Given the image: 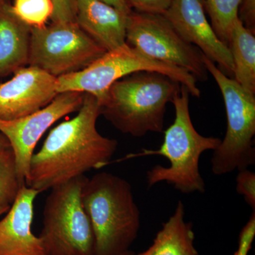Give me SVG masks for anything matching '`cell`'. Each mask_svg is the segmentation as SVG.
I'll use <instances>...</instances> for the list:
<instances>
[{
  "label": "cell",
  "instance_id": "cell-11",
  "mask_svg": "<svg viewBox=\"0 0 255 255\" xmlns=\"http://www.w3.org/2000/svg\"><path fill=\"white\" fill-rule=\"evenodd\" d=\"M162 15L184 41L197 47L225 75L233 78L231 51L208 21L203 0H172Z\"/></svg>",
  "mask_w": 255,
  "mask_h": 255
},
{
  "label": "cell",
  "instance_id": "cell-10",
  "mask_svg": "<svg viewBox=\"0 0 255 255\" xmlns=\"http://www.w3.org/2000/svg\"><path fill=\"white\" fill-rule=\"evenodd\" d=\"M85 95L80 92H63L35 113L14 120L0 119V133L7 139L14 152L18 178L22 185H26L30 162L41 137L60 119L78 112Z\"/></svg>",
  "mask_w": 255,
  "mask_h": 255
},
{
  "label": "cell",
  "instance_id": "cell-19",
  "mask_svg": "<svg viewBox=\"0 0 255 255\" xmlns=\"http://www.w3.org/2000/svg\"><path fill=\"white\" fill-rule=\"evenodd\" d=\"M11 147L0 153V216L9 211L21 188Z\"/></svg>",
  "mask_w": 255,
  "mask_h": 255
},
{
  "label": "cell",
  "instance_id": "cell-16",
  "mask_svg": "<svg viewBox=\"0 0 255 255\" xmlns=\"http://www.w3.org/2000/svg\"><path fill=\"white\" fill-rule=\"evenodd\" d=\"M185 215L184 204L178 201L173 214L162 224L152 244L135 255H199L194 246L192 223L186 221Z\"/></svg>",
  "mask_w": 255,
  "mask_h": 255
},
{
  "label": "cell",
  "instance_id": "cell-3",
  "mask_svg": "<svg viewBox=\"0 0 255 255\" xmlns=\"http://www.w3.org/2000/svg\"><path fill=\"white\" fill-rule=\"evenodd\" d=\"M181 86L158 72H135L110 87L99 102L101 115L119 131L133 137L163 132L167 104L172 102Z\"/></svg>",
  "mask_w": 255,
  "mask_h": 255
},
{
  "label": "cell",
  "instance_id": "cell-9",
  "mask_svg": "<svg viewBox=\"0 0 255 255\" xmlns=\"http://www.w3.org/2000/svg\"><path fill=\"white\" fill-rule=\"evenodd\" d=\"M126 43L152 59L187 70L196 80L208 79L201 50L184 41L163 15L132 11Z\"/></svg>",
  "mask_w": 255,
  "mask_h": 255
},
{
  "label": "cell",
  "instance_id": "cell-17",
  "mask_svg": "<svg viewBox=\"0 0 255 255\" xmlns=\"http://www.w3.org/2000/svg\"><path fill=\"white\" fill-rule=\"evenodd\" d=\"M228 48L232 55L233 79L247 92L255 95V33L237 18L233 23Z\"/></svg>",
  "mask_w": 255,
  "mask_h": 255
},
{
  "label": "cell",
  "instance_id": "cell-28",
  "mask_svg": "<svg viewBox=\"0 0 255 255\" xmlns=\"http://www.w3.org/2000/svg\"><path fill=\"white\" fill-rule=\"evenodd\" d=\"M135 253H133V252H132L131 251H128L127 252H125V253H122V254L119 255H135Z\"/></svg>",
  "mask_w": 255,
  "mask_h": 255
},
{
  "label": "cell",
  "instance_id": "cell-24",
  "mask_svg": "<svg viewBox=\"0 0 255 255\" xmlns=\"http://www.w3.org/2000/svg\"><path fill=\"white\" fill-rule=\"evenodd\" d=\"M255 237V213L253 211L248 222L240 233L237 251L234 255H248Z\"/></svg>",
  "mask_w": 255,
  "mask_h": 255
},
{
  "label": "cell",
  "instance_id": "cell-15",
  "mask_svg": "<svg viewBox=\"0 0 255 255\" xmlns=\"http://www.w3.org/2000/svg\"><path fill=\"white\" fill-rule=\"evenodd\" d=\"M31 28L15 15L10 0H0V78L28 65Z\"/></svg>",
  "mask_w": 255,
  "mask_h": 255
},
{
  "label": "cell",
  "instance_id": "cell-26",
  "mask_svg": "<svg viewBox=\"0 0 255 255\" xmlns=\"http://www.w3.org/2000/svg\"><path fill=\"white\" fill-rule=\"evenodd\" d=\"M100 1L111 5L116 9L120 10L127 14H130L132 11L131 6L128 2L127 0H100Z\"/></svg>",
  "mask_w": 255,
  "mask_h": 255
},
{
  "label": "cell",
  "instance_id": "cell-22",
  "mask_svg": "<svg viewBox=\"0 0 255 255\" xmlns=\"http://www.w3.org/2000/svg\"><path fill=\"white\" fill-rule=\"evenodd\" d=\"M52 22H76L77 0H52Z\"/></svg>",
  "mask_w": 255,
  "mask_h": 255
},
{
  "label": "cell",
  "instance_id": "cell-8",
  "mask_svg": "<svg viewBox=\"0 0 255 255\" xmlns=\"http://www.w3.org/2000/svg\"><path fill=\"white\" fill-rule=\"evenodd\" d=\"M106 52L77 22H52L31 28L28 65L59 78L83 70Z\"/></svg>",
  "mask_w": 255,
  "mask_h": 255
},
{
  "label": "cell",
  "instance_id": "cell-12",
  "mask_svg": "<svg viewBox=\"0 0 255 255\" xmlns=\"http://www.w3.org/2000/svg\"><path fill=\"white\" fill-rule=\"evenodd\" d=\"M14 77L0 84V119L14 120L49 105L57 95V78L36 67L16 70Z\"/></svg>",
  "mask_w": 255,
  "mask_h": 255
},
{
  "label": "cell",
  "instance_id": "cell-13",
  "mask_svg": "<svg viewBox=\"0 0 255 255\" xmlns=\"http://www.w3.org/2000/svg\"><path fill=\"white\" fill-rule=\"evenodd\" d=\"M39 194L26 185L20 189L0 221V255H47L41 238L31 230L34 201Z\"/></svg>",
  "mask_w": 255,
  "mask_h": 255
},
{
  "label": "cell",
  "instance_id": "cell-5",
  "mask_svg": "<svg viewBox=\"0 0 255 255\" xmlns=\"http://www.w3.org/2000/svg\"><path fill=\"white\" fill-rule=\"evenodd\" d=\"M204 65L219 86L227 116V130L214 150L211 171L216 176L248 169L255 164V97L221 71L203 54Z\"/></svg>",
  "mask_w": 255,
  "mask_h": 255
},
{
  "label": "cell",
  "instance_id": "cell-21",
  "mask_svg": "<svg viewBox=\"0 0 255 255\" xmlns=\"http://www.w3.org/2000/svg\"><path fill=\"white\" fill-rule=\"evenodd\" d=\"M236 189L238 194L243 196L247 204L255 210V174L249 169L238 171Z\"/></svg>",
  "mask_w": 255,
  "mask_h": 255
},
{
  "label": "cell",
  "instance_id": "cell-14",
  "mask_svg": "<svg viewBox=\"0 0 255 255\" xmlns=\"http://www.w3.org/2000/svg\"><path fill=\"white\" fill-rule=\"evenodd\" d=\"M128 15L100 0H77V23L107 51L125 44Z\"/></svg>",
  "mask_w": 255,
  "mask_h": 255
},
{
  "label": "cell",
  "instance_id": "cell-27",
  "mask_svg": "<svg viewBox=\"0 0 255 255\" xmlns=\"http://www.w3.org/2000/svg\"><path fill=\"white\" fill-rule=\"evenodd\" d=\"M9 147H10L7 139H6L2 134L0 133V153L4 152V150L9 148Z\"/></svg>",
  "mask_w": 255,
  "mask_h": 255
},
{
  "label": "cell",
  "instance_id": "cell-2",
  "mask_svg": "<svg viewBox=\"0 0 255 255\" xmlns=\"http://www.w3.org/2000/svg\"><path fill=\"white\" fill-rule=\"evenodd\" d=\"M189 96L187 87L182 85L172 102L175 110L174 122L164 131L163 142L157 150L142 149L141 152L129 154L124 158L159 155L168 159V167L155 165L147 171L146 182L149 188L166 182L182 194L205 192L199 159L206 151L216 150L221 139L204 136L196 130L189 112Z\"/></svg>",
  "mask_w": 255,
  "mask_h": 255
},
{
  "label": "cell",
  "instance_id": "cell-1",
  "mask_svg": "<svg viewBox=\"0 0 255 255\" xmlns=\"http://www.w3.org/2000/svg\"><path fill=\"white\" fill-rule=\"evenodd\" d=\"M78 112L73 119L53 128L41 148L33 153L26 187L40 193L50 190L110 163L118 142L97 130L101 110L97 97L85 94Z\"/></svg>",
  "mask_w": 255,
  "mask_h": 255
},
{
  "label": "cell",
  "instance_id": "cell-20",
  "mask_svg": "<svg viewBox=\"0 0 255 255\" xmlns=\"http://www.w3.org/2000/svg\"><path fill=\"white\" fill-rule=\"evenodd\" d=\"M11 4L15 15L34 28L46 26L54 9L52 0H14Z\"/></svg>",
  "mask_w": 255,
  "mask_h": 255
},
{
  "label": "cell",
  "instance_id": "cell-23",
  "mask_svg": "<svg viewBox=\"0 0 255 255\" xmlns=\"http://www.w3.org/2000/svg\"><path fill=\"white\" fill-rule=\"evenodd\" d=\"M135 11L147 14H164L172 0H127Z\"/></svg>",
  "mask_w": 255,
  "mask_h": 255
},
{
  "label": "cell",
  "instance_id": "cell-7",
  "mask_svg": "<svg viewBox=\"0 0 255 255\" xmlns=\"http://www.w3.org/2000/svg\"><path fill=\"white\" fill-rule=\"evenodd\" d=\"M137 71L164 74L187 87L193 97H200L197 80L187 70L152 59L127 43L106 52L83 70L57 78V90L58 94H89L100 102L114 82Z\"/></svg>",
  "mask_w": 255,
  "mask_h": 255
},
{
  "label": "cell",
  "instance_id": "cell-18",
  "mask_svg": "<svg viewBox=\"0 0 255 255\" xmlns=\"http://www.w3.org/2000/svg\"><path fill=\"white\" fill-rule=\"evenodd\" d=\"M211 24L219 39L228 47L233 23L241 0H203Z\"/></svg>",
  "mask_w": 255,
  "mask_h": 255
},
{
  "label": "cell",
  "instance_id": "cell-6",
  "mask_svg": "<svg viewBox=\"0 0 255 255\" xmlns=\"http://www.w3.org/2000/svg\"><path fill=\"white\" fill-rule=\"evenodd\" d=\"M87 179L81 176L50 189L38 236L47 255H96L95 235L82 201Z\"/></svg>",
  "mask_w": 255,
  "mask_h": 255
},
{
  "label": "cell",
  "instance_id": "cell-4",
  "mask_svg": "<svg viewBox=\"0 0 255 255\" xmlns=\"http://www.w3.org/2000/svg\"><path fill=\"white\" fill-rule=\"evenodd\" d=\"M82 201L95 235L96 255L129 251L140 228V211L130 183L110 172L96 174L85 181Z\"/></svg>",
  "mask_w": 255,
  "mask_h": 255
},
{
  "label": "cell",
  "instance_id": "cell-25",
  "mask_svg": "<svg viewBox=\"0 0 255 255\" xmlns=\"http://www.w3.org/2000/svg\"><path fill=\"white\" fill-rule=\"evenodd\" d=\"M238 17L245 27L255 33V0H241Z\"/></svg>",
  "mask_w": 255,
  "mask_h": 255
}]
</instances>
